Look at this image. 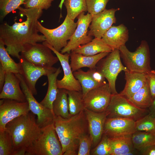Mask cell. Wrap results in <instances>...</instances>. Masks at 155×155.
Wrapping results in <instances>:
<instances>
[{
	"mask_svg": "<svg viewBox=\"0 0 155 155\" xmlns=\"http://www.w3.org/2000/svg\"><path fill=\"white\" fill-rule=\"evenodd\" d=\"M19 13L26 17V20L22 22L14 23L10 25L4 22L0 25V40L6 46L8 53L19 60L20 53L28 46L46 40L43 34H38L37 23L43 13L40 9L18 7Z\"/></svg>",
	"mask_w": 155,
	"mask_h": 155,
	"instance_id": "cell-1",
	"label": "cell"
},
{
	"mask_svg": "<svg viewBox=\"0 0 155 155\" xmlns=\"http://www.w3.org/2000/svg\"><path fill=\"white\" fill-rule=\"evenodd\" d=\"M53 123L62 145L63 155H77L80 138L89 133L84 111L68 119L55 116Z\"/></svg>",
	"mask_w": 155,
	"mask_h": 155,
	"instance_id": "cell-2",
	"label": "cell"
},
{
	"mask_svg": "<svg viewBox=\"0 0 155 155\" xmlns=\"http://www.w3.org/2000/svg\"><path fill=\"white\" fill-rule=\"evenodd\" d=\"M5 128L12 139L13 155H25L27 149L42 132V128L37 123L35 115L31 112L9 122Z\"/></svg>",
	"mask_w": 155,
	"mask_h": 155,
	"instance_id": "cell-3",
	"label": "cell"
},
{
	"mask_svg": "<svg viewBox=\"0 0 155 155\" xmlns=\"http://www.w3.org/2000/svg\"><path fill=\"white\" fill-rule=\"evenodd\" d=\"M62 145L54 123L42 128V132L27 149L25 155H62Z\"/></svg>",
	"mask_w": 155,
	"mask_h": 155,
	"instance_id": "cell-4",
	"label": "cell"
},
{
	"mask_svg": "<svg viewBox=\"0 0 155 155\" xmlns=\"http://www.w3.org/2000/svg\"><path fill=\"white\" fill-rule=\"evenodd\" d=\"M119 50L125 67L129 71L145 73L151 70L150 48L146 40H142L134 52L129 51L125 45Z\"/></svg>",
	"mask_w": 155,
	"mask_h": 155,
	"instance_id": "cell-5",
	"label": "cell"
},
{
	"mask_svg": "<svg viewBox=\"0 0 155 155\" xmlns=\"http://www.w3.org/2000/svg\"><path fill=\"white\" fill-rule=\"evenodd\" d=\"M77 26V23L67 15L62 23L55 28H46L38 21L37 23L38 32L44 36L45 41L59 52L67 45L68 40L71 38Z\"/></svg>",
	"mask_w": 155,
	"mask_h": 155,
	"instance_id": "cell-6",
	"label": "cell"
},
{
	"mask_svg": "<svg viewBox=\"0 0 155 155\" xmlns=\"http://www.w3.org/2000/svg\"><path fill=\"white\" fill-rule=\"evenodd\" d=\"M107 118L130 119L135 121L149 113L148 109L138 108L128 99L118 93L112 94L111 101L106 111Z\"/></svg>",
	"mask_w": 155,
	"mask_h": 155,
	"instance_id": "cell-7",
	"label": "cell"
},
{
	"mask_svg": "<svg viewBox=\"0 0 155 155\" xmlns=\"http://www.w3.org/2000/svg\"><path fill=\"white\" fill-rule=\"evenodd\" d=\"M104 58L97 63L96 69L108 81L112 94H117L115 83L117 76L121 71L129 70L121 62L119 49L112 50Z\"/></svg>",
	"mask_w": 155,
	"mask_h": 155,
	"instance_id": "cell-8",
	"label": "cell"
},
{
	"mask_svg": "<svg viewBox=\"0 0 155 155\" xmlns=\"http://www.w3.org/2000/svg\"><path fill=\"white\" fill-rule=\"evenodd\" d=\"M52 51L43 43H37L28 46L20 53V57L36 66L51 67L59 61Z\"/></svg>",
	"mask_w": 155,
	"mask_h": 155,
	"instance_id": "cell-9",
	"label": "cell"
},
{
	"mask_svg": "<svg viewBox=\"0 0 155 155\" xmlns=\"http://www.w3.org/2000/svg\"><path fill=\"white\" fill-rule=\"evenodd\" d=\"M15 74L20 81V86L28 103L30 111L37 116V123L38 125L42 128L53 123L55 117L53 112L36 100L21 74Z\"/></svg>",
	"mask_w": 155,
	"mask_h": 155,
	"instance_id": "cell-10",
	"label": "cell"
},
{
	"mask_svg": "<svg viewBox=\"0 0 155 155\" xmlns=\"http://www.w3.org/2000/svg\"><path fill=\"white\" fill-rule=\"evenodd\" d=\"M85 12L80 13L77 17V26L67 45L61 51V53H70L71 51L81 45L86 44L93 39L92 36L88 34V29L91 23L92 16Z\"/></svg>",
	"mask_w": 155,
	"mask_h": 155,
	"instance_id": "cell-11",
	"label": "cell"
},
{
	"mask_svg": "<svg viewBox=\"0 0 155 155\" xmlns=\"http://www.w3.org/2000/svg\"><path fill=\"white\" fill-rule=\"evenodd\" d=\"M112 94L108 83L91 90L83 97L85 108L97 113L105 112Z\"/></svg>",
	"mask_w": 155,
	"mask_h": 155,
	"instance_id": "cell-12",
	"label": "cell"
},
{
	"mask_svg": "<svg viewBox=\"0 0 155 155\" xmlns=\"http://www.w3.org/2000/svg\"><path fill=\"white\" fill-rule=\"evenodd\" d=\"M42 43L49 48L56 55L63 69L64 72L63 78L61 80H57L58 88H63L68 90L82 91L81 85L78 80L74 76L69 63L70 53L62 54L55 50L45 41L43 42Z\"/></svg>",
	"mask_w": 155,
	"mask_h": 155,
	"instance_id": "cell-13",
	"label": "cell"
},
{
	"mask_svg": "<svg viewBox=\"0 0 155 155\" xmlns=\"http://www.w3.org/2000/svg\"><path fill=\"white\" fill-rule=\"evenodd\" d=\"M27 101L20 102L9 99L0 100V131L5 129L6 124L14 119L29 112Z\"/></svg>",
	"mask_w": 155,
	"mask_h": 155,
	"instance_id": "cell-14",
	"label": "cell"
},
{
	"mask_svg": "<svg viewBox=\"0 0 155 155\" xmlns=\"http://www.w3.org/2000/svg\"><path fill=\"white\" fill-rule=\"evenodd\" d=\"M19 60L21 70L20 74L34 95L37 94L36 85L38 79L42 76L55 72L57 69L53 67H44L36 66L21 57Z\"/></svg>",
	"mask_w": 155,
	"mask_h": 155,
	"instance_id": "cell-15",
	"label": "cell"
},
{
	"mask_svg": "<svg viewBox=\"0 0 155 155\" xmlns=\"http://www.w3.org/2000/svg\"><path fill=\"white\" fill-rule=\"evenodd\" d=\"M119 9H105L92 16L88 35L101 38L104 33L116 22L115 12Z\"/></svg>",
	"mask_w": 155,
	"mask_h": 155,
	"instance_id": "cell-16",
	"label": "cell"
},
{
	"mask_svg": "<svg viewBox=\"0 0 155 155\" xmlns=\"http://www.w3.org/2000/svg\"><path fill=\"white\" fill-rule=\"evenodd\" d=\"M135 121L123 118H107L104 128L103 134L109 137L132 134L136 131Z\"/></svg>",
	"mask_w": 155,
	"mask_h": 155,
	"instance_id": "cell-17",
	"label": "cell"
},
{
	"mask_svg": "<svg viewBox=\"0 0 155 155\" xmlns=\"http://www.w3.org/2000/svg\"><path fill=\"white\" fill-rule=\"evenodd\" d=\"M84 111L88 122V132L92 140V147L94 148L100 142L103 134L107 114L106 111L97 113L86 108Z\"/></svg>",
	"mask_w": 155,
	"mask_h": 155,
	"instance_id": "cell-18",
	"label": "cell"
},
{
	"mask_svg": "<svg viewBox=\"0 0 155 155\" xmlns=\"http://www.w3.org/2000/svg\"><path fill=\"white\" fill-rule=\"evenodd\" d=\"M0 98L14 100L20 102L27 101L20 85V81L15 74L6 73L4 85L0 92Z\"/></svg>",
	"mask_w": 155,
	"mask_h": 155,
	"instance_id": "cell-19",
	"label": "cell"
},
{
	"mask_svg": "<svg viewBox=\"0 0 155 155\" xmlns=\"http://www.w3.org/2000/svg\"><path fill=\"white\" fill-rule=\"evenodd\" d=\"M129 38V30L123 24L112 26L104 34L102 39L112 50L125 45Z\"/></svg>",
	"mask_w": 155,
	"mask_h": 155,
	"instance_id": "cell-20",
	"label": "cell"
},
{
	"mask_svg": "<svg viewBox=\"0 0 155 155\" xmlns=\"http://www.w3.org/2000/svg\"><path fill=\"white\" fill-rule=\"evenodd\" d=\"M126 83L119 94L129 99L141 89L146 83V73H141L128 71L125 72Z\"/></svg>",
	"mask_w": 155,
	"mask_h": 155,
	"instance_id": "cell-21",
	"label": "cell"
},
{
	"mask_svg": "<svg viewBox=\"0 0 155 155\" xmlns=\"http://www.w3.org/2000/svg\"><path fill=\"white\" fill-rule=\"evenodd\" d=\"M109 53L103 52L92 56H86L77 53L74 51L70 53V65L73 72L84 67L89 69L95 68L98 62Z\"/></svg>",
	"mask_w": 155,
	"mask_h": 155,
	"instance_id": "cell-22",
	"label": "cell"
},
{
	"mask_svg": "<svg viewBox=\"0 0 155 155\" xmlns=\"http://www.w3.org/2000/svg\"><path fill=\"white\" fill-rule=\"evenodd\" d=\"M132 135L109 137L112 148V155H133L139 154L134 147Z\"/></svg>",
	"mask_w": 155,
	"mask_h": 155,
	"instance_id": "cell-23",
	"label": "cell"
},
{
	"mask_svg": "<svg viewBox=\"0 0 155 155\" xmlns=\"http://www.w3.org/2000/svg\"><path fill=\"white\" fill-rule=\"evenodd\" d=\"M112 51V49L102 38H95L89 42L81 46L73 51L84 55L92 56L103 52L110 53Z\"/></svg>",
	"mask_w": 155,
	"mask_h": 155,
	"instance_id": "cell-24",
	"label": "cell"
},
{
	"mask_svg": "<svg viewBox=\"0 0 155 155\" xmlns=\"http://www.w3.org/2000/svg\"><path fill=\"white\" fill-rule=\"evenodd\" d=\"M61 71L59 67L55 72L46 75L48 82V90L45 96L40 102L44 107L53 112V103L56 97L58 90L57 84V77Z\"/></svg>",
	"mask_w": 155,
	"mask_h": 155,
	"instance_id": "cell-25",
	"label": "cell"
},
{
	"mask_svg": "<svg viewBox=\"0 0 155 155\" xmlns=\"http://www.w3.org/2000/svg\"><path fill=\"white\" fill-rule=\"evenodd\" d=\"M53 111L55 116L68 119L71 116L69 113L67 90L59 88L56 97L53 104Z\"/></svg>",
	"mask_w": 155,
	"mask_h": 155,
	"instance_id": "cell-26",
	"label": "cell"
},
{
	"mask_svg": "<svg viewBox=\"0 0 155 155\" xmlns=\"http://www.w3.org/2000/svg\"><path fill=\"white\" fill-rule=\"evenodd\" d=\"M135 106L141 109H148L153 99L150 92L148 82L138 91L128 99Z\"/></svg>",
	"mask_w": 155,
	"mask_h": 155,
	"instance_id": "cell-27",
	"label": "cell"
},
{
	"mask_svg": "<svg viewBox=\"0 0 155 155\" xmlns=\"http://www.w3.org/2000/svg\"><path fill=\"white\" fill-rule=\"evenodd\" d=\"M5 46L2 41L0 40V65L6 73L21 74L20 63H16L11 57Z\"/></svg>",
	"mask_w": 155,
	"mask_h": 155,
	"instance_id": "cell-28",
	"label": "cell"
},
{
	"mask_svg": "<svg viewBox=\"0 0 155 155\" xmlns=\"http://www.w3.org/2000/svg\"><path fill=\"white\" fill-rule=\"evenodd\" d=\"M132 140L134 148L139 152L155 144V132L136 131L132 135Z\"/></svg>",
	"mask_w": 155,
	"mask_h": 155,
	"instance_id": "cell-29",
	"label": "cell"
},
{
	"mask_svg": "<svg viewBox=\"0 0 155 155\" xmlns=\"http://www.w3.org/2000/svg\"><path fill=\"white\" fill-rule=\"evenodd\" d=\"M69 113L73 115L84 111L85 107L82 91L67 90Z\"/></svg>",
	"mask_w": 155,
	"mask_h": 155,
	"instance_id": "cell-30",
	"label": "cell"
},
{
	"mask_svg": "<svg viewBox=\"0 0 155 155\" xmlns=\"http://www.w3.org/2000/svg\"><path fill=\"white\" fill-rule=\"evenodd\" d=\"M73 74L81 85L83 97L90 90L102 85L94 81L87 71H84L80 69L73 72Z\"/></svg>",
	"mask_w": 155,
	"mask_h": 155,
	"instance_id": "cell-31",
	"label": "cell"
},
{
	"mask_svg": "<svg viewBox=\"0 0 155 155\" xmlns=\"http://www.w3.org/2000/svg\"><path fill=\"white\" fill-rule=\"evenodd\" d=\"M63 4L67 9V15L73 20L81 13L87 11L86 0H64Z\"/></svg>",
	"mask_w": 155,
	"mask_h": 155,
	"instance_id": "cell-32",
	"label": "cell"
},
{
	"mask_svg": "<svg viewBox=\"0 0 155 155\" xmlns=\"http://www.w3.org/2000/svg\"><path fill=\"white\" fill-rule=\"evenodd\" d=\"M13 142L9 133L5 130L0 131V155H13Z\"/></svg>",
	"mask_w": 155,
	"mask_h": 155,
	"instance_id": "cell-33",
	"label": "cell"
},
{
	"mask_svg": "<svg viewBox=\"0 0 155 155\" xmlns=\"http://www.w3.org/2000/svg\"><path fill=\"white\" fill-rule=\"evenodd\" d=\"M112 148L110 137L103 134L98 144L93 149L90 154L93 155H112Z\"/></svg>",
	"mask_w": 155,
	"mask_h": 155,
	"instance_id": "cell-34",
	"label": "cell"
},
{
	"mask_svg": "<svg viewBox=\"0 0 155 155\" xmlns=\"http://www.w3.org/2000/svg\"><path fill=\"white\" fill-rule=\"evenodd\" d=\"M26 0H0V18L3 20L10 12L18 9Z\"/></svg>",
	"mask_w": 155,
	"mask_h": 155,
	"instance_id": "cell-35",
	"label": "cell"
},
{
	"mask_svg": "<svg viewBox=\"0 0 155 155\" xmlns=\"http://www.w3.org/2000/svg\"><path fill=\"white\" fill-rule=\"evenodd\" d=\"M136 131L155 132V118L149 113L135 121Z\"/></svg>",
	"mask_w": 155,
	"mask_h": 155,
	"instance_id": "cell-36",
	"label": "cell"
},
{
	"mask_svg": "<svg viewBox=\"0 0 155 155\" xmlns=\"http://www.w3.org/2000/svg\"><path fill=\"white\" fill-rule=\"evenodd\" d=\"M110 0H86L87 11L92 16L106 9Z\"/></svg>",
	"mask_w": 155,
	"mask_h": 155,
	"instance_id": "cell-37",
	"label": "cell"
},
{
	"mask_svg": "<svg viewBox=\"0 0 155 155\" xmlns=\"http://www.w3.org/2000/svg\"><path fill=\"white\" fill-rule=\"evenodd\" d=\"M92 141L89 133L82 136L80 139L78 155H90Z\"/></svg>",
	"mask_w": 155,
	"mask_h": 155,
	"instance_id": "cell-38",
	"label": "cell"
},
{
	"mask_svg": "<svg viewBox=\"0 0 155 155\" xmlns=\"http://www.w3.org/2000/svg\"><path fill=\"white\" fill-rule=\"evenodd\" d=\"M54 0H26L24 3V8H36L47 10L51 5Z\"/></svg>",
	"mask_w": 155,
	"mask_h": 155,
	"instance_id": "cell-39",
	"label": "cell"
},
{
	"mask_svg": "<svg viewBox=\"0 0 155 155\" xmlns=\"http://www.w3.org/2000/svg\"><path fill=\"white\" fill-rule=\"evenodd\" d=\"M87 72L94 81L100 85H102L106 83L105 78L96 68L89 69Z\"/></svg>",
	"mask_w": 155,
	"mask_h": 155,
	"instance_id": "cell-40",
	"label": "cell"
},
{
	"mask_svg": "<svg viewBox=\"0 0 155 155\" xmlns=\"http://www.w3.org/2000/svg\"><path fill=\"white\" fill-rule=\"evenodd\" d=\"M149 87L153 100L155 98V70L146 72Z\"/></svg>",
	"mask_w": 155,
	"mask_h": 155,
	"instance_id": "cell-41",
	"label": "cell"
},
{
	"mask_svg": "<svg viewBox=\"0 0 155 155\" xmlns=\"http://www.w3.org/2000/svg\"><path fill=\"white\" fill-rule=\"evenodd\" d=\"M139 154L155 155V144L147 147L139 151Z\"/></svg>",
	"mask_w": 155,
	"mask_h": 155,
	"instance_id": "cell-42",
	"label": "cell"
},
{
	"mask_svg": "<svg viewBox=\"0 0 155 155\" xmlns=\"http://www.w3.org/2000/svg\"><path fill=\"white\" fill-rule=\"evenodd\" d=\"M6 72L0 65V91L2 90L4 84Z\"/></svg>",
	"mask_w": 155,
	"mask_h": 155,
	"instance_id": "cell-43",
	"label": "cell"
},
{
	"mask_svg": "<svg viewBox=\"0 0 155 155\" xmlns=\"http://www.w3.org/2000/svg\"><path fill=\"white\" fill-rule=\"evenodd\" d=\"M149 114L155 118V98L154 99L149 107L148 108Z\"/></svg>",
	"mask_w": 155,
	"mask_h": 155,
	"instance_id": "cell-44",
	"label": "cell"
},
{
	"mask_svg": "<svg viewBox=\"0 0 155 155\" xmlns=\"http://www.w3.org/2000/svg\"><path fill=\"white\" fill-rule=\"evenodd\" d=\"M64 0H61L60 2L59 5V7L60 8L61 10L63 5Z\"/></svg>",
	"mask_w": 155,
	"mask_h": 155,
	"instance_id": "cell-45",
	"label": "cell"
}]
</instances>
